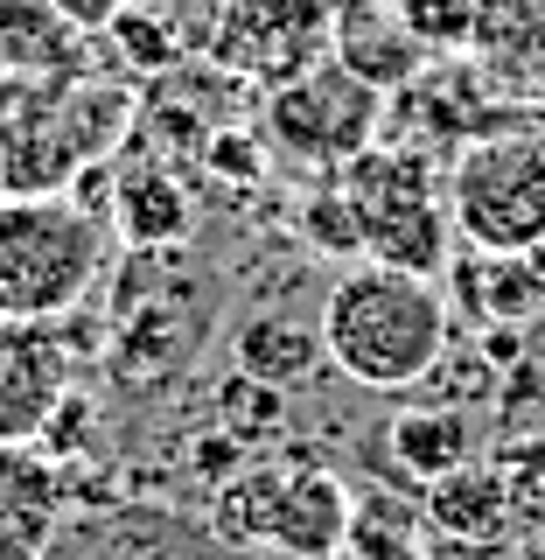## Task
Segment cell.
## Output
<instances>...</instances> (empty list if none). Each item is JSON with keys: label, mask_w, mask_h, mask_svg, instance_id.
I'll return each instance as SVG.
<instances>
[{"label": "cell", "mask_w": 545, "mask_h": 560, "mask_svg": "<svg viewBox=\"0 0 545 560\" xmlns=\"http://www.w3.org/2000/svg\"><path fill=\"white\" fill-rule=\"evenodd\" d=\"M315 323L329 364L364 393H413L448 358V288L378 259H357L329 280Z\"/></svg>", "instance_id": "6da1fadb"}, {"label": "cell", "mask_w": 545, "mask_h": 560, "mask_svg": "<svg viewBox=\"0 0 545 560\" xmlns=\"http://www.w3.org/2000/svg\"><path fill=\"white\" fill-rule=\"evenodd\" d=\"M112 267V224L63 189L0 203V315L63 323Z\"/></svg>", "instance_id": "7a4b0ae2"}, {"label": "cell", "mask_w": 545, "mask_h": 560, "mask_svg": "<svg viewBox=\"0 0 545 560\" xmlns=\"http://www.w3.org/2000/svg\"><path fill=\"white\" fill-rule=\"evenodd\" d=\"M349 210L364 224V259L399 273H448V245H454V218H448V189L434 183V162L406 140H371L357 162L336 168Z\"/></svg>", "instance_id": "3957f363"}, {"label": "cell", "mask_w": 545, "mask_h": 560, "mask_svg": "<svg viewBox=\"0 0 545 560\" xmlns=\"http://www.w3.org/2000/svg\"><path fill=\"white\" fill-rule=\"evenodd\" d=\"M448 218L476 253H545V133L503 127L448 162Z\"/></svg>", "instance_id": "277c9868"}, {"label": "cell", "mask_w": 545, "mask_h": 560, "mask_svg": "<svg viewBox=\"0 0 545 560\" xmlns=\"http://www.w3.org/2000/svg\"><path fill=\"white\" fill-rule=\"evenodd\" d=\"M378 127H384V92L364 84L357 70L336 63V57L294 70L287 84H266V119H259V133H266L273 154H287V162H301V168H322V175L357 162L378 140Z\"/></svg>", "instance_id": "5b68a950"}, {"label": "cell", "mask_w": 545, "mask_h": 560, "mask_svg": "<svg viewBox=\"0 0 545 560\" xmlns=\"http://www.w3.org/2000/svg\"><path fill=\"white\" fill-rule=\"evenodd\" d=\"M336 0H232L210 28V57L259 84H287L294 70L329 57Z\"/></svg>", "instance_id": "8992f818"}, {"label": "cell", "mask_w": 545, "mask_h": 560, "mask_svg": "<svg viewBox=\"0 0 545 560\" xmlns=\"http://www.w3.org/2000/svg\"><path fill=\"white\" fill-rule=\"evenodd\" d=\"M70 372H78V350L63 343L57 323L0 315V442L14 448L43 442V428L70 399Z\"/></svg>", "instance_id": "52a82bcc"}, {"label": "cell", "mask_w": 545, "mask_h": 560, "mask_svg": "<svg viewBox=\"0 0 545 560\" xmlns=\"http://www.w3.org/2000/svg\"><path fill=\"white\" fill-rule=\"evenodd\" d=\"M203 343V315L182 308V294H154V302H133L112 329V385L133 399H162L175 378L189 372Z\"/></svg>", "instance_id": "ba28073f"}, {"label": "cell", "mask_w": 545, "mask_h": 560, "mask_svg": "<svg viewBox=\"0 0 545 560\" xmlns=\"http://www.w3.org/2000/svg\"><path fill=\"white\" fill-rule=\"evenodd\" d=\"M329 57L349 63L378 92H406L427 70V35L406 22L399 0H336V28H329Z\"/></svg>", "instance_id": "9c48e42d"}, {"label": "cell", "mask_w": 545, "mask_h": 560, "mask_svg": "<svg viewBox=\"0 0 545 560\" xmlns=\"http://www.w3.org/2000/svg\"><path fill=\"white\" fill-rule=\"evenodd\" d=\"M349 518L357 498L336 469H322L315 455H287V490H280V518H273V547L280 560H343L349 547Z\"/></svg>", "instance_id": "30bf717a"}, {"label": "cell", "mask_w": 545, "mask_h": 560, "mask_svg": "<svg viewBox=\"0 0 545 560\" xmlns=\"http://www.w3.org/2000/svg\"><path fill=\"white\" fill-rule=\"evenodd\" d=\"M63 525V469L43 448L0 442V560H49Z\"/></svg>", "instance_id": "8fae6325"}, {"label": "cell", "mask_w": 545, "mask_h": 560, "mask_svg": "<svg viewBox=\"0 0 545 560\" xmlns=\"http://www.w3.org/2000/svg\"><path fill=\"white\" fill-rule=\"evenodd\" d=\"M112 232L133 253H175L197 238V197L168 162H127L112 175Z\"/></svg>", "instance_id": "7c38bea8"}, {"label": "cell", "mask_w": 545, "mask_h": 560, "mask_svg": "<svg viewBox=\"0 0 545 560\" xmlns=\"http://www.w3.org/2000/svg\"><path fill=\"white\" fill-rule=\"evenodd\" d=\"M419 518H427V533H441L448 547H497L503 525H511V483L489 463H454L448 477L427 483Z\"/></svg>", "instance_id": "4fadbf2b"}, {"label": "cell", "mask_w": 545, "mask_h": 560, "mask_svg": "<svg viewBox=\"0 0 545 560\" xmlns=\"http://www.w3.org/2000/svg\"><path fill=\"white\" fill-rule=\"evenodd\" d=\"M322 323H294V315H245L232 329V372L252 385H273V393H301V385L322 372Z\"/></svg>", "instance_id": "5bb4252c"}, {"label": "cell", "mask_w": 545, "mask_h": 560, "mask_svg": "<svg viewBox=\"0 0 545 560\" xmlns=\"http://www.w3.org/2000/svg\"><path fill=\"white\" fill-rule=\"evenodd\" d=\"M280 490H287V455H245L232 477L210 490V533L232 553H266L273 518H280Z\"/></svg>", "instance_id": "9a60e30c"}, {"label": "cell", "mask_w": 545, "mask_h": 560, "mask_svg": "<svg viewBox=\"0 0 545 560\" xmlns=\"http://www.w3.org/2000/svg\"><path fill=\"white\" fill-rule=\"evenodd\" d=\"M448 280H462V308L476 315V323H532L545 308V267L538 253H476L469 267H454Z\"/></svg>", "instance_id": "2e32d148"}, {"label": "cell", "mask_w": 545, "mask_h": 560, "mask_svg": "<svg viewBox=\"0 0 545 560\" xmlns=\"http://www.w3.org/2000/svg\"><path fill=\"white\" fill-rule=\"evenodd\" d=\"M384 448H392L399 469H413L419 483H434V477H448L454 463H469L476 428H469L462 407H406L384 428Z\"/></svg>", "instance_id": "e0dca14e"}, {"label": "cell", "mask_w": 545, "mask_h": 560, "mask_svg": "<svg viewBox=\"0 0 545 560\" xmlns=\"http://www.w3.org/2000/svg\"><path fill=\"white\" fill-rule=\"evenodd\" d=\"M84 28H70L49 0H0V63H14L22 78L35 70H70Z\"/></svg>", "instance_id": "ac0fdd59"}, {"label": "cell", "mask_w": 545, "mask_h": 560, "mask_svg": "<svg viewBox=\"0 0 545 560\" xmlns=\"http://www.w3.org/2000/svg\"><path fill=\"white\" fill-rule=\"evenodd\" d=\"M419 504L399 498H357V518H349V547L357 560H419Z\"/></svg>", "instance_id": "d6986e66"}, {"label": "cell", "mask_w": 545, "mask_h": 560, "mask_svg": "<svg viewBox=\"0 0 545 560\" xmlns=\"http://www.w3.org/2000/svg\"><path fill=\"white\" fill-rule=\"evenodd\" d=\"M294 224H301V238L315 245V253L343 259V267H357V259H364V224H357V210H349L336 175H322V189H308L301 210H294Z\"/></svg>", "instance_id": "ffe728a7"}, {"label": "cell", "mask_w": 545, "mask_h": 560, "mask_svg": "<svg viewBox=\"0 0 545 560\" xmlns=\"http://www.w3.org/2000/svg\"><path fill=\"white\" fill-rule=\"evenodd\" d=\"M217 413H224V434L232 442H259V428H273L280 413H287V393H273V385H252V378H238L217 393Z\"/></svg>", "instance_id": "44dd1931"}, {"label": "cell", "mask_w": 545, "mask_h": 560, "mask_svg": "<svg viewBox=\"0 0 545 560\" xmlns=\"http://www.w3.org/2000/svg\"><path fill=\"white\" fill-rule=\"evenodd\" d=\"M406 8V22L427 35V49L434 43H469V35H483V14H489V0H399Z\"/></svg>", "instance_id": "7402d4cb"}, {"label": "cell", "mask_w": 545, "mask_h": 560, "mask_svg": "<svg viewBox=\"0 0 545 560\" xmlns=\"http://www.w3.org/2000/svg\"><path fill=\"white\" fill-rule=\"evenodd\" d=\"M259 154H266V133H210L203 140V162L217 175H232V183H252Z\"/></svg>", "instance_id": "603a6c76"}, {"label": "cell", "mask_w": 545, "mask_h": 560, "mask_svg": "<svg viewBox=\"0 0 545 560\" xmlns=\"http://www.w3.org/2000/svg\"><path fill=\"white\" fill-rule=\"evenodd\" d=\"M49 8H57V14H63V22H70V28H84V35H98V28H112V22H119V14H127V8H133V0H49Z\"/></svg>", "instance_id": "cb8c5ba5"}]
</instances>
